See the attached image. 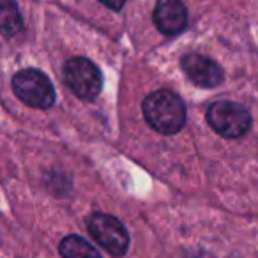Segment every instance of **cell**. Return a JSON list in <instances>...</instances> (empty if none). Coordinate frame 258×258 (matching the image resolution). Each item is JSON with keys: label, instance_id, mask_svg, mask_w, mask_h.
<instances>
[{"label": "cell", "instance_id": "cell-9", "mask_svg": "<svg viewBox=\"0 0 258 258\" xmlns=\"http://www.w3.org/2000/svg\"><path fill=\"white\" fill-rule=\"evenodd\" d=\"M23 20L15 2H0V34L15 36L22 30Z\"/></svg>", "mask_w": 258, "mask_h": 258}, {"label": "cell", "instance_id": "cell-7", "mask_svg": "<svg viewBox=\"0 0 258 258\" xmlns=\"http://www.w3.org/2000/svg\"><path fill=\"white\" fill-rule=\"evenodd\" d=\"M154 25L165 36H175L180 34L187 25V9L179 0H159L156 4Z\"/></svg>", "mask_w": 258, "mask_h": 258}, {"label": "cell", "instance_id": "cell-10", "mask_svg": "<svg viewBox=\"0 0 258 258\" xmlns=\"http://www.w3.org/2000/svg\"><path fill=\"white\" fill-rule=\"evenodd\" d=\"M104 6H106V8H113V9H120L122 8V2H118V4H106V2H104Z\"/></svg>", "mask_w": 258, "mask_h": 258}, {"label": "cell", "instance_id": "cell-6", "mask_svg": "<svg viewBox=\"0 0 258 258\" xmlns=\"http://www.w3.org/2000/svg\"><path fill=\"white\" fill-rule=\"evenodd\" d=\"M184 73L187 78L198 87H205V89H212V87L219 85L225 78L221 66L212 58L205 57L200 53H187L180 60Z\"/></svg>", "mask_w": 258, "mask_h": 258}, {"label": "cell", "instance_id": "cell-3", "mask_svg": "<svg viewBox=\"0 0 258 258\" xmlns=\"http://www.w3.org/2000/svg\"><path fill=\"white\" fill-rule=\"evenodd\" d=\"M13 90L27 106L46 110L55 103V89L50 78L37 69H23L13 76Z\"/></svg>", "mask_w": 258, "mask_h": 258}, {"label": "cell", "instance_id": "cell-2", "mask_svg": "<svg viewBox=\"0 0 258 258\" xmlns=\"http://www.w3.org/2000/svg\"><path fill=\"white\" fill-rule=\"evenodd\" d=\"M207 122L219 137L235 140L249 131L251 113L240 103L223 99L209 106Z\"/></svg>", "mask_w": 258, "mask_h": 258}, {"label": "cell", "instance_id": "cell-5", "mask_svg": "<svg viewBox=\"0 0 258 258\" xmlns=\"http://www.w3.org/2000/svg\"><path fill=\"white\" fill-rule=\"evenodd\" d=\"M89 232L101 247L113 256H124L129 249V233L117 218L96 212L89 219Z\"/></svg>", "mask_w": 258, "mask_h": 258}, {"label": "cell", "instance_id": "cell-1", "mask_svg": "<svg viewBox=\"0 0 258 258\" xmlns=\"http://www.w3.org/2000/svg\"><path fill=\"white\" fill-rule=\"evenodd\" d=\"M144 117L154 131L161 135H175L186 124L184 101L172 90H156L149 94L142 104Z\"/></svg>", "mask_w": 258, "mask_h": 258}, {"label": "cell", "instance_id": "cell-8", "mask_svg": "<svg viewBox=\"0 0 258 258\" xmlns=\"http://www.w3.org/2000/svg\"><path fill=\"white\" fill-rule=\"evenodd\" d=\"M58 251L64 258H101L99 251L80 235L64 237L58 246Z\"/></svg>", "mask_w": 258, "mask_h": 258}, {"label": "cell", "instance_id": "cell-4", "mask_svg": "<svg viewBox=\"0 0 258 258\" xmlns=\"http://www.w3.org/2000/svg\"><path fill=\"white\" fill-rule=\"evenodd\" d=\"M64 80L83 101H94L101 92L103 76L97 66L85 57H73L64 64Z\"/></svg>", "mask_w": 258, "mask_h": 258}]
</instances>
